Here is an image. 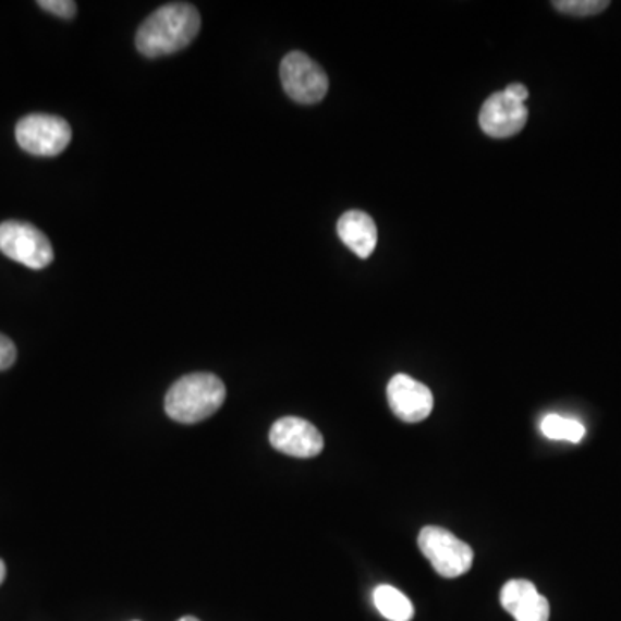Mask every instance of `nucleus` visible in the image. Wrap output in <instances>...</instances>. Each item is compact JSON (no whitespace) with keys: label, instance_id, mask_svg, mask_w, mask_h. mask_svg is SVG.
I'll return each mask as SVG.
<instances>
[{"label":"nucleus","instance_id":"1","mask_svg":"<svg viewBox=\"0 0 621 621\" xmlns=\"http://www.w3.org/2000/svg\"><path fill=\"white\" fill-rule=\"evenodd\" d=\"M200 14L186 2L161 5L142 23L135 44L145 58L174 54L199 35Z\"/></svg>","mask_w":621,"mask_h":621},{"label":"nucleus","instance_id":"2","mask_svg":"<svg viewBox=\"0 0 621 621\" xmlns=\"http://www.w3.org/2000/svg\"><path fill=\"white\" fill-rule=\"evenodd\" d=\"M227 399V387L212 373H191L174 381L166 393L165 410L171 419L185 425L218 413Z\"/></svg>","mask_w":621,"mask_h":621},{"label":"nucleus","instance_id":"3","mask_svg":"<svg viewBox=\"0 0 621 621\" xmlns=\"http://www.w3.org/2000/svg\"><path fill=\"white\" fill-rule=\"evenodd\" d=\"M419 551L443 579H458L470 572L473 549L442 526H425L418 535Z\"/></svg>","mask_w":621,"mask_h":621},{"label":"nucleus","instance_id":"4","mask_svg":"<svg viewBox=\"0 0 621 621\" xmlns=\"http://www.w3.org/2000/svg\"><path fill=\"white\" fill-rule=\"evenodd\" d=\"M0 253L29 269H44L54 261V248L46 233L25 221L0 223Z\"/></svg>","mask_w":621,"mask_h":621},{"label":"nucleus","instance_id":"5","mask_svg":"<svg viewBox=\"0 0 621 621\" xmlns=\"http://www.w3.org/2000/svg\"><path fill=\"white\" fill-rule=\"evenodd\" d=\"M21 149L38 158H54L71 142V126L64 118L52 114H28L16 124Z\"/></svg>","mask_w":621,"mask_h":621},{"label":"nucleus","instance_id":"6","mask_svg":"<svg viewBox=\"0 0 621 621\" xmlns=\"http://www.w3.org/2000/svg\"><path fill=\"white\" fill-rule=\"evenodd\" d=\"M283 90L297 104H318L328 92V76L318 62L304 52H289L280 64Z\"/></svg>","mask_w":621,"mask_h":621},{"label":"nucleus","instance_id":"7","mask_svg":"<svg viewBox=\"0 0 621 621\" xmlns=\"http://www.w3.org/2000/svg\"><path fill=\"white\" fill-rule=\"evenodd\" d=\"M269 443L292 458H315L324 451V435L313 423L295 416L278 419L269 430Z\"/></svg>","mask_w":621,"mask_h":621},{"label":"nucleus","instance_id":"8","mask_svg":"<svg viewBox=\"0 0 621 621\" xmlns=\"http://www.w3.org/2000/svg\"><path fill=\"white\" fill-rule=\"evenodd\" d=\"M390 410L404 423H419L427 419L434 410V395L422 381L399 373L387 386Z\"/></svg>","mask_w":621,"mask_h":621},{"label":"nucleus","instance_id":"9","mask_svg":"<svg viewBox=\"0 0 621 621\" xmlns=\"http://www.w3.org/2000/svg\"><path fill=\"white\" fill-rule=\"evenodd\" d=\"M528 109L525 104L514 100L504 90L496 92L485 100L480 109V129L489 137L508 138L525 129Z\"/></svg>","mask_w":621,"mask_h":621},{"label":"nucleus","instance_id":"10","mask_svg":"<svg viewBox=\"0 0 621 621\" xmlns=\"http://www.w3.org/2000/svg\"><path fill=\"white\" fill-rule=\"evenodd\" d=\"M502 608L516 621H549L551 608L531 580H510L501 590Z\"/></svg>","mask_w":621,"mask_h":621},{"label":"nucleus","instance_id":"11","mask_svg":"<svg viewBox=\"0 0 621 621\" xmlns=\"http://www.w3.org/2000/svg\"><path fill=\"white\" fill-rule=\"evenodd\" d=\"M337 233H339L340 241L344 242V245H348L361 259L372 256L377 247V224L366 212H344L337 223Z\"/></svg>","mask_w":621,"mask_h":621},{"label":"nucleus","instance_id":"12","mask_svg":"<svg viewBox=\"0 0 621 621\" xmlns=\"http://www.w3.org/2000/svg\"><path fill=\"white\" fill-rule=\"evenodd\" d=\"M373 602L378 613L389 621H410L413 618V602L392 585H378L373 590Z\"/></svg>","mask_w":621,"mask_h":621},{"label":"nucleus","instance_id":"13","mask_svg":"<svg viewBox=\"0 0 621 621\" xmlns=\"http://www.w3.org/2000/svg\"><path fill=\"white\" fill-rule=\"evenodd\" d=\"M540 430L547 439L567 440V442L579 443L585 437V427L576 419L564 418L559 414H547L540 422Z\"/></svg>","mask_w":621,"mask_h":621},{"label":"nucleus","instance_id":"14","mask_svg":"<svg viewBox=\"0 0 621 621\" xmlns=\"http://www.w3.org/2000/svg\"><path fill=\"white\" fill-rule=\"evenodd\" d=\"M552 8L570 16L587 17L606 11L609 2L608 0H556L552 2Z\"/></svg>","mask_w":621,"mask_h":621},{"label":"nucleus","instance_id":"15","mask_svg":"<svg viewBox=\"0 0 621 621\" xmlns=\"http://www.w3.org/2000/svg\"><path fill=\"white\" fill-rule=\"evenodd\" d=\"M38 8L62 17V20H73L76 16V11H78V5L73 0H40Z\"/></svg>","mask_w":621,"mask_h":621},{"label":"nucleus","instance_id":"16","mask_svg":"<svg viewBox=\"0 0 621 621\" xmlns=\"http://www.w3.org/2000/svg\"><path fill=\"white\" fill-rule=\"evenodd\" d=\"M17 351L13 340L0 333V372L11 368L16 361Z\"/></svg>","mask_w":621,"mask_h":621},{"label":"nucleus","instance_id":"17","mask_svg":"<svg viewBox=\"0 0 621 621\" xmlns=\"http://www.w3.org/2000/svg\"><path fill=\"white\" fill-rule=\"evenodd\" d=\"M504 92L508 96L513 97L514 100H520L523 104L528 99V88L522 85V83H511V85L506 87Z\"/></svg>","mask_w":621,"mask_h":621},{"label":"nucleus","instance_id":"18","mask_svg":"<svg viewBox=\"0 0 621 621\" xmlns=\"http://www.w3.org/2000/svg\"><path fill=\"white\" fill-rule=\"evenodd\" d=\"M4 579H5V564L4 561L0 559V584L4 582Z\"/></svg>","mask_w":621,"mask_h":621},{"label":"nucleus","instance_id":"19","mask_svg":"<svg viewBox=\"0 0 621 621\" xmlns=\"http://www.w3.org/2000/svg\"><path fill=\"white\" fill-rule=\"evenodd\" d=\"M179 621H200L199 618H195V617H183L180 618Z\"/></svg>","mask_w":621,"mask_h":621}]
</instances>
